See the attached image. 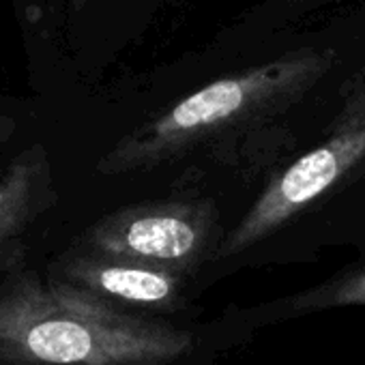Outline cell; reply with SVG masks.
Instances as JSON below:
<instances>
[{"mask_svg": "<svg viewBox=\"0 0 365 365\" xmlns=\"http://www.w3.org/2000/svg\"><path fill=\"white\" fill-rule=\"evenodd\" d=\"M365 172V73L344 97L329 135L275 174L245 217L220 241L217 260L243 254Z\"/></svg>", "mask_w": 365, "mask_h": 365, "instance_id": "3", "label": "cell"}, {"mask_svg": "<svg viewBox=\"0 0 365 365\" xmlns=\"http://www.w3.org/2000/svg\"><path fill=\"white\" fill-rule=\"evenodd\" d=\"M354 305H365V269L344 271L282 303L284 312L290 316Z\"/></svg>", "mask_w": 365, "mask_h": 365, "instance_id": "7", "label": "cell"}, {"mask_svg": "<svg viewBox=\"0 0 365 365\" xmlns=\"http://www.w3.org/2000/svg\"><path fill=\"white\" fill-rule=\"evenodd\" d=\"M118 365H155V363H118Z\"/></svg>", "mask_w": 365, "mask_h": 365, "instance_id": "9", "label": "cell"}, {"mask_svg": "<svg viewBox=\"0 0 365 365\" xmlns=\"http://www.w3.org/2000/svg\"><path fill=\"white\" fill-rule=\"evenodd\" d=\"M54 202L48 153L31 144L0 172V277L22 260L29 230Z\"/></svg>", "mask_w": 365, "mask_h": 365, "instance_id": "6", "label": "cell"}, {"mask_svg": "<svg viewBox=\"0 0 365 365\" xmlns=\"http://www.w3.org/2000/svg\"><path fill=\"white\" fill-rule=\"evenodd\" d=\"M84 250L129 258L192 275L220 247L213 202H144L99 220L82 243Z\"/></svg>", "mask_w": 365, "mask_h": 365, "instance_id": "4", "label": "cell"}, {"mask_svg": "<svg viewBox=\"0 0 365 365\" xmlns=\"http://www.w3.org/2000/svg\"><path fill=\"white\" fill-rule=\"evenodd\" d=\"M54 277L91 292L93 297L123 309L140 307L148 312H176L185 305L187 275L91 250L65 256Z\"/></svg>", "mask_w": 365, "mask_h": 365, "instance_id": "5", "label": "cell"}, {"mask_svg": "<svg viewBox=\"0 0 365 365\" xmlns=\"http://www.w3.org/2000/svg\"><path fill=\"white\" fill-rule=\"evenodd\" d=\"M329 50H299L220 78L120 138L97 174L144 172L235 131L269 123L297 106L333 67Z\"/></svg>", "mask_w": 365, "mask_h": 365, "instance_id": "2", "label": "cell"}, {"mask_svg": "<svg viewBox=\"0 0 365 365\" xmlns=\"http://www.w3.org/2000/svg\"><path fill=\"white\" fill-rule=\"evenodd\" d=\"M16 127L18 125H16V120L11 116H0V146L9 142V138L14 135Z\"/></svg>", "mask_w": 365, "mask_h": 365, "instance_id": "8", "label": "cell"}, {"mask_svg": "<svg viewBox=\"0 0 365 365\" xmlns=\"http://www.w3.org/2000/svg\"><path fill=\"white\" fill-rule=\"evenodd\" d=\"M190 348L187 331L118 309L54 275L18 273L0 288V361L168 363Z\"/></svg>", "mask_w": 365, "mask_h": 365, "instance_id": "1", "label": "cell"}]
</instances>
